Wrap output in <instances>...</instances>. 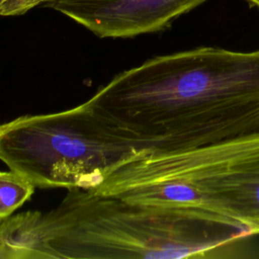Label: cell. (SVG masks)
Wrapping results in <instances>:
<instances>
[{"label": "cell", "mask_w": 259, "mask_h": 259, "mask_svg": "<svg viewBox=\"0 0 259 259\" xmlns=\"http://www.w3.org/2000/svg\"><path fill=\"white\" fill-rule=\"evenodd\" d=\"M84 105L149 155L259 132V50L200 47L115 75Z\"/></svg>", "instance_id": "cell-1"}, {"label": "cell", "mask_w": 259, "mask_h": 259, "mask_svg": "<svg viewBox=\"0 0 259 259\" xmlns=\"http://www.w3.org/2000/svg\"><path fill=\"white\" fill-rule=\"evenodd\" d=\"M250 236L202 206L139 204L78 188L48 212L0 222V244L13 259L206 258Z\"/></svg>", "instance_id": "cell-2"}, {"label": "cell", "mask_w": 259, "mask_h": 259, "mask_svg": "<svg viewBox=\"0 0 259 259\" xmlns=\"http://www.w3.org/2000/svg\"><path fill=\"white\" fill-rule=\"evenodd\" d=\"M147 156L83 103L0 124V160L39 188L93 190L116 169Z\"/></svg>", "instance_id": "cell-3"}, {"label": "cell", "mask_w": 259, "mask_h": 259, "mask_svg": "<svg viewBox=\"0 0 259 259\" xmlns=\"http://www.w3.org/2000/svg\"><path fill=\"white\" fill-rule=\"evenodd\" d=\"M206 0H53L44 6L99 37H133L166 28Z\"/></svg>", "instance_id": "cell-4"}, {"label": "cell", "mask_w": 259, "mask_h": 259, "mask_svg": "<svg viewBox=\"0 0 259 259\" xmlns=\"http://www.w3.org/2000/svg\"><path fill=\"white\" fill-rule=\"evenodd\" d=\"M193 204L229 218L259 234V139L214 164L192 184Z\"/></svg>", "instance_id": "cell-5"}, {"label": "cell", "mask_w": 259, "mask_h": 259, "mask_svg": "<svg viewBox=\"0 0 259 259\" xmlns=\"http://www.w3.org/2000/svg\"><path fill=\"white\" fill-rule=\"evenodd\" d=\"M35 185L15 171H0V222L30 199Z\"/></svg>", "instance_id": "cell-6"}, {"label": "cell", "mask_w": 259, "mask_h": 259, "mask_svg": "<svg viewBox=\"0 0 259 259\" xmlns=\"http://www.w3.org/2000/svg\"><path fill=\"white\" fill-rule=\"evenodd\" d=\"M53 0H0V16L21 15L32 8Z\"/></svg>", "instance_id": "cell-7"}, {"label": "cell", "mask_w": 259, "mask_h": 259, "mask_svg": "<svg viewBox=\"0 0 259 259\" xmlns=\"http://www.w3.org/2000/svg\"><path fill=\"white\" fill-rule=\"evenodd\" d=\"M0 259H11L9 250L2 245H0Z\"/></svg>", "instance_id": "cell-8"}, {"label": "cell", "mask_w": 259, "mask_h": 259, "mask_svg": "<svg viewBox=\"0 0 259 259\" xmlns=\"http://www.w3.org/2000/svg\"><path fill=\"white\" fill-rule=\"evenodd\" d=\"M248 2H250L252 5H255L256 7L259 8V0H247Z\"/></svg>", "instance_id": "cell-9"}]
</instances>
